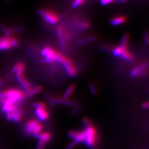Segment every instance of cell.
Here are the masks:
<instances>
[{
    "mask_svg": "<svg viewBox=\"0 0 149 149\" xmlns=\"http://www.w3.org/2000/svg\"><path fill=\"white\" fill-rule=\"evenodd\" d=\"M2 92L5 99L2 104L7 103L20 105L22 102L26 98V92L19 89L10 88Z\"/></svg>",
    "mask_w": 149,
    "mask_h": 149,
    "instance_id": "1",
    "label": "cell"
},
{
    "mask_svg": "<svg viewBox=\"0 0 149 149\" xmlns=\"http://www.w3.org/2000/svg\"><path fill=\"white\" fill-rule=\"evenodd\" d=\"M85 132L86 137L84 143L90 149H95L97 143V133L96 128L91 124L86 127Z\"/></svg>",
    "mask_w": 149,
    "mask_h": 149,
    "instance_id": "2",
    "label": "cell"
},
{
    "mask_svg": "<svg viewBox=\"0 0 149 149\" xmlns=\"http://www.w3.org/2000/svg\"><path fill=\"white\" fill-rule=\"evenodd\" d=\"M19 46L18 40L12 36L0 37V51H8Z\"/></svg>",
    "mask_w": 149,
    "mask_h": 149,
    "instance_id": "3",
    "label": "cell"
},
{
    "mask_svg": "<svg viewBox=\"0 0 149 149\" xmlns=\"http://www.w3.org/2000/svg\"><path fill=\"white\" fill-rule=\"evenodd\" d=\"M56 52L50 47H44L40 52V55L43 58L40 59V61L43 64H50L55 62Z\"/></svg>",
    "mask_w": 149,
    "mask_h": 149,
    "instance_id": "4",
    "label": "cell"
},
{
    "mask_svg": "<svg viewBox=\"0 0 149 149\" xmlns=\"http://www.w3.org/2000/svg\"><path fill=\"white\" fill-rule=\"evenodd\" d=\"M38 14L43 18L45 21L50 24H56L59 22V17L51 11L40 10L38 11Z\"/></svg>",
    "mask_w": 149,
    "mask_h": 149,
    "instance_id": "5",
    "label": "cell"
},
{
    "mask_svg": "<svg viewBox=\"0 0 149 149\" xmlns=\"http://www.w3.org/2000/svg\"><path fill=\"white\" fill-rule=\"evenodd\" d=\"M148 68V63L140 64L132 70L130 72V76L133 77H137L145 76L146 73V70Z\"/></svg>",
    "mask_w": 149,
    "mask_h": 149,
    "instance_id": "6",
    "label": "cell"
},
{
    "mask_svg": "<svg viewBox=\"0 0 149 149\" xmlns=\"http://www.w3.org/2000/svg\"><path fill=\"white\" fill-rule=\"evenodd\" d=\"M37 138L39 139L37 149H43L52 139V135L48 132H42L38 135Z\"/></svg>",
    "mask_w": 149,
    "mask_h": 149,
    "instance_id": "7",
    "label": "cell"
},
{
    "mask_svg": "<svg viewBox=\"0 0 149 149\" xmlns=\"http://www.w3.org/2000/svg\"><path fill=\"white\" fill-rule=\"evenodd\" d=\"M62 64L66 74L69 76L74 77L76 76L77 74V70L74 67V65L70 60L66 58Z\"/></svg>",
    "mask_w": 149,
    "mask_h": 149,
    "instance_id": "8",
    "label": "cell"
},
{
    "mask_svg": "<svg viewBox=\"0 0 149 149\" xmlns=\"http://www.w3.org/2000/svg\"><path fill=\"white\" fill-rule=\"evenodd\" d=\"M16 77L18 83L26 93L32 88V84L26 79L23 74L16 75Z\"/></svg>",
    "mask_w": 149,
    "mask_h": 149,
    "instance_id": "9",
    "label": "cell"
},
{
    "mask_svg": "<svg viewBox=\"0 0 149 149\" xmlns=\"http://www.w3.org/2000/svg\"><path fill=\"white\" fill-rule=\"evenodd\" d=\"M0 29L6 36H12V34L23 31L22 27H7L4 25H0Z\"/></svg>",
    "mask_w": 149,
    "mask_h": 149,
    "instance_id": "10",
    "label": "cell"
},
{
    "mask_svg": "<svg viewBox=\"0 0 149 149\" xmlns=\"http://www.w3.org/2000/svg\"><path fill=\"white\" fill-rule=\"evenodd\" d=\"M52 101L53 102L54 104H62V105H66L68 106L72 107L74 108L75 107L79 106L76 103L72 101L69 100H64L63 98H59V97H52Z\"/></svg>",
    "mask_w": 149,
    "mask_h": 149,
    "instance_id": "11",
    "label": "cell"
},
{
    "mask_svg": "<svg viewBox=\"0 0 149 149\" xmlns=\"http://www.w3.org/2000/svg\"><path fill=\"white\" fill-rule=\"evenodd\" d=\"M39 122L36 119H31L26 123L24 127V132L27 135H32L36 127Z\"/></svg>",
    "mask_w": 149,
    "mask_h": 149,
    "instance_id": "12",
    "label": "cell"
},
{
    "mask_svg": "<svg viewBox=\"0 0 149 149\" xmlns=\"http://www.w3.org/2000/svg\"><path fill=\"white\" fill-rule=\"evenodd\" d=\"M85 130L77 131L74 130L72 135V140L77 144L79 143H84L85 140Z\"/></svg>",
    "mask_w": 149,
    "mask_h": 149,
    "instance_id": "13",
    "label": "cell"
},
{
    "mask_svg": "<svg viewBox=\"0 0 149 149\" xmlns=\"http://www.w3.org/2000/svg\"><path fill=\"white\" fill-rule=\"evenodd\" d=\"M35 114L38 119L40 121H46L49 117V113L47 108L36 109Z\"/></svg>",
    "mask_w": 149,
    "mask_h": 149,
    "instance_id": "14",
    "label": "cell"
},
{
    "mask_svg": "<svg viewBox=\"0 0 149 149\" xmlns=\"http://www.w3.org/2000/svg\"><path fill=\"white\" fill-rule=\"evenodd\" d=\"M26 68V65L23 62H18L15 65L13 66L12 69L11 70V74H23V72Z\"/></svg>",
    "mask_w": 149,
    "mask_h": 149,
    "instance_id": "15",
    "label": "cell"
},
{
    "mask_svg": "<svg viewBox=\"0 0 149 149\" xmlns=\"http://www.w3.org/2000/svg\"><path fill=\"white\" fill-rule=\"evenodd\" d=\"M56 34L59 40V44L60 47L64 49L65 47L66 43V38L64 34V31L63 28L61 26H59L56 28Z\"/></svg>",
    "mask_w": 149,
    "mask_h": 149,
    "instance_id": "16",
    "label": "cell"
},
{
    "mask_svg": "<svg viewBox=\"0 0 149 149\" xmlns=\"http://www.w3.org/2000/svg\"><path fill=\"white\" fill-rule=\"evenodd\" d=\"M127 21V18L125 16H120L113 18L110 21L112 26H117L124 24Z\"/></svg>",
    "mask_w": 149,
    "mask_h": 149,
    "instance_id": "17",
    "label": "cell"
},
{
    "mask_svg": "<svg viewBox=\"0 0 149 149\" xmlns=\"http://www.w3.org/2000/svg\"><path fill=\"white\" fill-rule=\"evenodd\" d=\"M12 113V120L15 123H19L21 120L23 112L20 107L17 108Z\"/></svg>",
    "mask_w": 149,
    "mask_h": 149,
    "instance_id": "18",
    "label": "cell"
},
{
    "mask_svg": "<svg viewBox=\"0 0 149 149\" xmlns=\"http://www.w3.org/2000/svg\"><path fill=\"white\" fill-rule=\"evenodd\" d=\"M43 90V88L40 86H36L32 87V88L26 93V97H31L34 95H36Z\"/></svg>",
    "mask_w": 149,
    "mask_h": 149,
    "instance_id": "19",
    "label": "cell"
},
{
    "mask_svg": "<svg viewBox=\"0 0 149 149\" xmlns=\"http://www.w3.org/2000/svg\"><path fill=\"white\" fill-rule=\"evenodd\" d=\"M75 88H76V86L74 84H72L69 86L64 92L63 98L64 100H68L70 97L71 96L72 93L74 92Z\"/></svg>",
    "mask_w": 149,
    "mask_h": 149,
    "instance_id": "20",
    "label": "cell"
},
{
    "mask_svg": "<svg viewBox=\"0 0 149 149\" xmlns=\"http://www.w3.org/2000/svg\"><path fill=\"white\" fill-rule=\"evenodd\" d=\"M120 57L127 62H132L134 59L133 55L128 51V49L124 50Z\"/></svg>",
    "mask_w": 149,
    "mask_h": 149,
    "instance_id": "21",
    "label": "cell"
},
{
    "mask_svg": "<svg viewBox=\"0 0 149 149\" xmlns=\"http://www.w3.org/2000/svg\"><path fill=\"white\" fill-rule=\"evenodd\" d=\"M129 38H130V36H129V35L128 34V33L125 34L122 38L120 46L124 50L128 49V43H129Z\"/></svg>",
    "mask_w": 149,
    "mask_h": 149,
    "instance_id": "22",
    "label": "cell"
},
{
    "mask_svg": "<svg viewBox=\"0 0 149 149\" xmlns=\"http://www.w3.org/2000/svg\"><path fill=\"white\" fill-rule=\"evenodd\" d=\"M90 27V23L88 22L81 21L78 23L77 24V28L82 31H85L89 29Z\"/></svg>",
    "mask_w": 149,
    "mask_h": 149,
    "instance_id": "23",
    "label": "cell"
},
{
    "mask_svg": "<svg viewBox=\"0 0 149 149\" xmlns=\"http://www.w3.org/2000/svg\"><path fill=\"white\" fill-rule=\"evenodd\" d=\"M96 38L95 36H91L89 37L86 38L84 39H82L81 40H79L77 42V45H83V44H85L87 43H91L94 42L96 40Z\"/></svg>",
    "mask_w": 149,
    "mask_h": 149,
    "instance_id": "24",
    "label": "cell"
},
{
    "mask_svg": "<svg viewBox=\"0 0 149 149\" xmlns=\"http://www.w3.org/2000/svg\"><path fill=\"white\" fill-rule=\"evenodd\" d=\"M55 59V61H56L58 63L63 64V62L65 61V60L66 59V58L62 54L59 53V52H56Z\"/></svg>",
    "mask_w": 149,
    "mask_h": 149,
    "instance_id": "25",
    "label": "cell"
},
{
    "mask_svg": "<svg viewBox=\"0 0 149 149\" xmlns=\"http://www.w3.org/2000/svg\"><path fill=\"white\" fill-rule=\"evenodd\" d=\"M123 50H124V49L120 46L117 47H116V48L113 49V54L116 57L120 56V55L122 54Z\"/></svg>",
    "mask_w": 149,
    "mask_h": 149,
    "instance_id": "26",
    "label": "cell"
},
{
    "mask_svg": "<svg viewBox=\"0 0 149 149\" xmlns=\"http://www.w3.org/2000/svg\"><path fill=\"white\" fill-rule=\"evenodd\" d=\"M33 107L36 108V109H38V108H47V106L46 104L41 102H35L33 104Z\"/></svg>",
    "mask_w": 149,
    "mask_h": 149,
    "instance_id": "27",
    "label": "cell"
},
{
    "mask_svg": "<svg viewBox=\"0 0 149 149\" xmlns=\"http://www.w3.org/2000/svg\"><path fill=\"white\" fill-rule=\"evenodd\" d=\"M89 90L90 91L92 95H96L97 93V90H96V87L95 85L93 82H91L89 84Z\"/></svg>",
    "mask_w": 149,
    "mask_h": 149,
    "instance_id": "28",
    "label": "cell"
},
{
    "mask_svg": "<svg viewBox=\"0 0 149 149\" xmlns=\"http://www.w3.org/2000/svg\"><path fill=\"white\" fill-rule=\"evenodd\" d=\"M85 0H74L72 4V6L74 8L79 7L85 2Z\"/></svg>",
    "mask_w": 149,
    "mask_h": 149,
    "instance_id": "29",
    "label": "cell"
},
{
    "mask_svg": "<svg viewBox=\"0 0 149 149\" xmlns=\"http://www.w3.org/2000/svg\"><path fill=\"white\" fill-rule=\"evenodd\" d=\"M82 124L84 125V126L85 127H88L90 126L92 124V122L90 120L87 118H84L83 119H82Z\"/></svg>",
    "mask_w": 149,
    "mask_h": 149,
    "instance_id": "30",
    "label": "cell"
},
{
    "mask_svg": "<svg viewBox=\"0 0 149 149\" xmlns=\"http://www.w3.org/2000/svg\"><path fill=\"white\" fill-rule=\"evenodd\" d=\"M114 0H100V3L103 6H106L112 3Z\"/></svg>",
    "mask_w": 149,
    "mask_h": 149,
    "instance_id": "31",
    "label": "cell"
},
{
    "mask_svg": "<svg viewBox=\"0 0 149 149\" xmlns=\"http://www.w3.org/2000/svg\"><path fill=\"white\" fill-rule=\"evenodd\" d=\"M144 42L146 45H148L149 44V34L148 32H144Z\"/></svg>",
    "mask_w": 149,
    "mask_h": 149,
    "instance_id": "32",
    "label": "cell"
},
{
    "mask_svg": "<svg viewBox=\"0 0 149 149\" xmlns=\"http://www.w3.org/2000/svg\"><path fill=\"white\" fill-rule=\"evenodd\" d=\"M77 145V144H76L74 141L72 140V141L67 145V146L66 147V149H73Z\"/></svg>",
    "mask_w": 149,
    "mask_h": 149,
    "instance_id": "33",
    "label": "cell"
},
{
    "mask_svg": "<svg viewBox=\"0 0 149 149\" xmlns=\"http://www.w3.org/2000/svg\"><path fill=\"white\" fill-rule=\"evenodd\" d=\"M6 118L7 120L11 121L12 120V112H8L6 113Z\"/></svg>",
    "mask_w": 149,
    "mask_h": 149,
    "instance_id": "34",
    "label": "cell"
},
{
    "mask_svg": "<svg viewBox=\"0 0 149 149\" xmlns=\"http://www.w3.org/2000/svg\"><path fill=\"white\" fill-rule=\"evenodd\" d=\"M149 107V103L148 101L144 102L141 104V108L143 109H148Z\"/></svg>",
    "mask_w": 149,
    "mask_h": 149,
    "instance_id": "35",
    "label": "cell"
},
{
    "mask_svg": "<svg viewBox=\"0 0 149 149\" xmlns=\"http://www.w3.org/2000/svg\"><path fill=\"white\" fill-rule=\"evenodd\" d=\"M4 96L3 94V92L0 91V105L2 104L3 102L4 101Z\"/></svg>",
    "mask_w": 149,
    "mask_h": 149,
    "instance_id": "36",
    "label": "cell"
},
{
    "mask_svg": "<svg viewBox=\"0 0 149 149\" xmlns=\"http://www.w3.org/2000/svg\"><path fill=\"white\" fill-rule=\"evenodd\" d=\"M116 2L118 3H124L129 1V0H116Z\"/></svg>",
    "mask_w": 149,
    "mask_h": 149,
    "instance_id": "37",
    "label": "cell"
},
{
    "mask_svg": "<svg viewBox=\"0 0 149 149\" xmlns=\"http://www.w3.org/2000/svg\"><path fill=\"white\" fill-rule=\"evenodd\" d=\"M4 84V81L2 79H0V88H1Z\"/></svg>",
    "mask_w": 149,
    "mask_h": 149,
    "instance_id": "38",
    "label": "cell"
},
{
    "mask_svg": "<svg viewBox=\"0 0 149 149\" xmlns=\"http://www.w3.org/2000/svg\"><path fill=\"white\" fill-rule=\"evenodd\" d=\"M6 1H9V0H6Z\"/></svg>",
    "mask_w": 149,
    "mask_h": 149,
    "instance_id": "39",
    "label": "cell"
}]
</instances>
